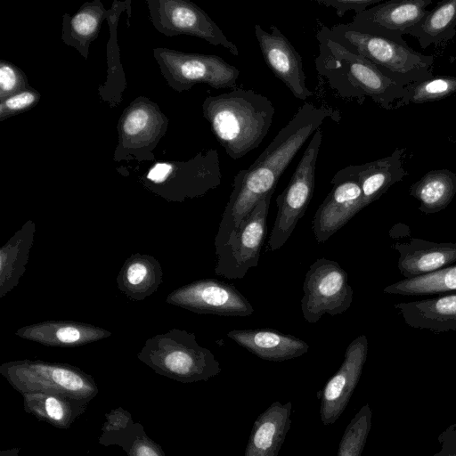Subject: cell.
Segmentation results:
<instances>
[{"instance_id": "25", "label": "cell", "mask_w": 456, "mask_h": 456, "mask_svg": "<svg viewBox=\"0 0 456 456\" xmlns=\"http://www.w3.org/2000/svg\"><path fill=\"white\" fill-rule=\"evenodd\" d=\"M403 149H395L391 155L357 165L364 208L379 200L395 183L407 175L403 167Z\"/></svg>"}, {"instance_id": "29", "label": "cell", "mask_w": 456, "mask_h": 456, "mask_svg": "<svg viewBox=\"0 0 456 456\" xmlns=\"http://www.w3.org/2000/svg\"><path fill=\"white\" fill-rule=\"evenodd\" d=\"M409 194L419 201V210L435 214L445 209L456 194V175L449 169H433L415 182Z\"/></svg>"}, {"instance_id": "1", "label": "cell", "mask_w": 456, "mask_h": 456, "mask_svg": "<svg viewBox=\"0 0 456 456\" xmlns=\"http://www.w3.org/2000/svg\"><path fill=\"white\" fill-rule=\"evenodd\" d=\"M327 118L339 122L340 112L305 102L258 158L247 169L235 175L215 238L216 248L228 241L263 198L274 192L280 177L293 158Z\"/></svg>"}, {"instance_id": "20", "label": "cell", "mask_w": 456, "mask_h": 456, "mask_svg": "<svg viewBox=\"0 0 456 456\" xmlns=\"http://www.w3.org/2000/svg\"><path fill=\"white\" fill-rule=\"evenodd\" d=\"M24 339L47 346H80L112 335L93 324L73 321H46L24 326L15 331Z\"/></svg>"}, {"instance_id": "7", "label": "cell", "mask_w": 456, "mask_h": 456, "mask_svg": "<svg viewBox=\"0 0 456 456\" xmlns=\"http://www.w3.org/2000/svg\"><path fill=\"white\" fill-rule=\"evenodd\" d=\"M0 373L19 393H51L90 402L98 387L91 375L67 363L17 360L3 363Z\"/></svg>"}, {"instance_id": "23", "label": "cell", "mask_w": 456, "mask_h": 456, "mask_svg": "<svg viewBox=\"0 0 456 456\" xmlns=\"http://www.w3.org/2000/svg\"><path fill=\"white\" fill-rule=\"evenodd\" d=\"M411 328L433 332L456 330V293L394 305Z\"/></svg>"}, {"instance_id": "19", "label": "cell", "mask_w": 456, "mask_h": 456, "mask_svg": "<svg viewBox=\"0 0 456 456\" xmlns=\"http://www.w3.org/2000/svg\"><path fill=\"white\" fill-rule=\"evenodd\" d=\"M398 254L397 267L404 279L422 276L456 262V243L412 238L392 245Z\"/></svg>"}, {"instance_id": "13", "label": "cell", "mask_w": 456, "mask_h": 456, "mask_svg": "<svg viewBox=\"0 0 456 456\" xmlns=\"http://www.w3.org/2000/svg\"><path fill=\"white\" fill-rule=\"evenodd\" d=\"M146 3L151 21L159 32L167 37L193 36L239 56L238 47L197 4L186 0H147Z\"/></svg>"}, {"instance_id": "32", "label": "cell", "mask_w": 456, "mask_h": 456, "mask_svg": "<svg viewBox=\"0 0 456 456\" xmlns=\"http://www.w3.org/2000/svg\"><path fill=\"white\" fill-rule=\"evenodd\" d=\"M456 290V265L436 272L392 283L383 289L387 294L425 296L444 294Z\"/></svg>"}, {"instance_id": "3", "label": "cell", "mask_w": 456, "mask_h": 456, "mask_svg": "<svg viewBox=\"0 0 456 456\" xmlns=\"http://www.w3.org/2000/svg\"><path fill=\"white\" fill-rule=\"evenodd\" d=\"M202 113L227 155L239 159L261 144L275 109L266 96L251 89L236 88L206 97Z\"/></svg>"}, {"instance_id": "18", "label": "cell", "mask_w": 456, "mask_h": 456, "mask_svg": "<svg viewBox=\"0 0 456 456\" xmlns=\"http://www.w3.org/2000/svg\"><path fill=\"white\" fill-rule=\"evenodd\" d=\"M368 354V338L360 335L346 347L338 370L328 380L321 396V420L333 424L345 411L360 379Z\"/></svg>"}, {"instance_id": "35", "label": "cell", "mask_w": 456, "mask_h": 456, "mask_svg": "<svg viewBox=\"0 0 456 456\" xmlns=\"http://www.w3.org/2000/svg\"><path fill=\"white\" fill-rule=\"evenodd\" d=\"M29 87L28 78L22 70L9 61H0V100Z\"/></svg>"}, {"instance_id": "37", "label": "cell", "mask_w": 456, "mask_h": 456, "mask_svg": "<svg viewBox=\"0 0 456 456\" xmlns=\"http://www.w3.org/2000/svg\"><path fill=\"white\" fill-rule=\"evenodd\" d=\"M316 3L325 5L327 7H332L336 11L338 17L341 18L348 11H354L355 14H358L370 5L380 3L381 0H314Z\"/></svg>"}, {"instance_id": "14", "label": "cell", "mask_w": 456, "mask_h": 456, "mask_svg": "<svg viewBox=\"0 0 456 456\" xmlns=\"http://www.w3.org/2000/svg\"><path fill=\"white\" fill-rule=\"evenodd\" d=\"M332 189L316 209L312 229L317 242L328 240L364 208L357 165L338 170L330 181Z\"/></svg>"}, {"instance_id": "30", "label": "cell", "mask_w": 456, "mask_h": 456, "mask_svg": "<svg viewBox=\"0 0 456 456\" xmlns=\"http://www.w3.org/2000/svg\"><path fill=\"white\" fill-rule=\"evenodd\" d=\"M100 443L120 445L127 456H165L160 447L151 441L139 424L133 423L130 415L117 416L102 428Z\"/></svg>"}, {"instance_id": "15", "label": "cell", "mask_w": 456, "mask_h": 456, "mask_svg": "<svg viewBox=\"0 0 456 456\" xmlns=\"http://www.w3.org/2000/svg\"><path fill=\"white\" fill-rule=\"evenodd\" d=\"M167 304L202 314L247 317L253 306L233 285L216 279H203L175 289L166 298Z\"/></svg>"}, {"instance_id": "11", "label": "cell", "mask_w": 456, "mask_h": 456, "mask_svg": "<svg viewBox=\"0 0 456 456\" xmlns=\"http://www.w3.org/2000/svg\"><path fill=\"white\" fill-rule=\"evenodd\" d=\"M303 292L301 310L309 323L317 322L325 314H343L353 302L354 290L347 273L337 262L326 258H319L310 265Z\"/></svg>"}, {"instance_id": "2", "label": "cell", "mask_w": 456, "mask_h": 456, "mask_svg": "<svg viewBox=\"0 0 456 456\" xmlns=\"http://www.w3.org/2000/svg\"><path fill=\"white\" fill-rule=\"evenodd\" d=\"M319 53L315 69L320 84L343 101L362 105L367 97L385 110H393L405 93L402 86L385 76L364 57L343 46L322 25L316 33Z\"/></svg>"}, {"instance_id": "21", "label": "cell", "mask_w": 456, "mask_h": 456, "mask_svg": "<svg viewBox=\"0 0 456 456\" xmlns=\"http://www.w3.org/2000/svg\"><path fill=\"white\" fill-rule=\"evenodd\" d=\"M227 337L257 357L272 362L302 356L310 348L303 339L273 329L232 330Z\"/></svg>"}, {"instance_id": "34", "label": "cell", "mask_w": 456, "mask_h": 456, "mask_svg": "<svg viewBox=\"0 0 456 456\" xmlns=\"http://www.w3.org/2000/svg\"><path fill=\"white\" fill-rule=\"evenodd\" d=\"M370 411L363 406L347 425L337 456H360L370 428Z\"/></svg>"}, {"instance_id": "4", "label": "cell", "mask_w": 456, "mask_h": 456, "mask_svg": "<svg viewBox=\"0 0 456 456\" xmlns=\"http://www.w3.org/2000/svg\"><path fill=\"white\" fill-rule=\"evenodd\" d=\"M330 30L343 46L370 61L402 86L433 77L434 57L415 51L406 41L370 34L350 23L334 25Z\"/></svg>"}, {"instance_id": "26", "label": "cell", "mask_w": 456, "mask_h": 456, "mask_svg": "<svg viewBox=\"0 0 456 456\" xmlns=\"http://www.w3.org/2000/svg\"><path fill=\"white\" fill-rule=\"evenodd\" d=\"M36 224L28 220L0 249V298L20 282L28 263Z\"/></svg>"}, {"instance_id": "28", "label": "cell", "mask_w": 456, "mask_h": 456, "mask_svg": "<svg viewBox=\"0 0 456 456\" xmlns=\"http://www.w3.org/2000/svg\"><path fill=\"white\" fill-rule=\"evenodd\" d=\"M110 15L99 0L84 4L73 16L65 14L62 24V40L75 47L87 58L89 45L99 36L102 21Z\"/></svg>"}, {"instance_id": "9", "label": "cell", "mask_w": 456, "mask_h": 456, "mask_svg": "<svg viewBox=\"0 0 456 456\" xmlns=\"http://www.w3.org/2000/svg\"><path fill=\"white\" fill-rule=\"evenodd\" d=\"M154 58L168 86L178 93L197 84L213 88H233L240 70L214 54L188 53L167 48H155Z\"/></svg>"}, {"instance_id": "24", "label": "cell", "mask_w": 456, "mask_h": 456, "mask_svg": "<svg viewBox=\"0 0 456 456\" xmlns=\"http://www.w3.org/2000/svg\"><path fill=\"white\" fill-rule=\"evenodd\" d=\"M162 267L154 256L132 254L116 279L118 289L132 301H142L152 295L163 281Z\"/></svg>"}, {"instance_id": "12", "label": "cell", "mask_w": 456, "mask_h": 456, "mask_svg": "<svg viewBox=\"0 0 456 456\" xmlns=\"http://www.w3.org/2000/svg\"><path fill=\"white\" fill-rule=\"evenodd\" d=\"M273 194L263 198L243 219L228 241L216 248V275L229 280L241 279L250 268L258 265Z\"/></svg>"}, {"instance_id": "8", "label": "cell", "mask_w": 456, "mask_h": 456, "mask_svg": "<svg viewBox=\"0 0 456 456\" xmlns=\"http://www.w3.org/2000/svg\"><path fill=\"white\" fill-rule=\"evenodd\" d=\"M322 141L321 128L314 132L288 185L277 197V216L266 250L281 248L305 213L313 198L318 154Z\"/></svg>"}, {"instance_id": "33", "label": "cell", "mask_w": 456, "mask_h": 456, "mask_svg": "<svg viewBox=\"0 0 456 456\" xmlns=\"http://www.w3.org/2000/svg\"><path fill=\"white\" fill-rule=\"evenodd\" d=\"M456 93V77L439 75L426 78L405 86L403 97L395 109L410 103H425L448 98Z\"/></svg>"}, {"instance_id": "17", "label": "cell", "mask_w": 456, "mask_h": 456, "mask_svg": "<svg viewBox=\"0 0 456 456\" xmlns=\"http://www.w3.org/2000/svg\"><path fill=\"white\" fill-rule=\"evenodd\" d=\"M270 29L267 32L258 24L254 27L265 64L297 99L306 100L313 92L305 84L302 56L276 26H271Z\"/></svg>"}, {"instance_id": "10", "label": "cell", "mask_w": 456, "mask_h": 456, "mask_svg": "<svg viewBox=\"0 0 456 456\" xmlns=\"http://www.w3.org/2000/svg\"><path fill=\"white\" fill-rule=\"evenodd\" d=\"M168 120L159 107L140 96L127 106L118 123V142L113 159L153 160L152 151L165 135Z\"/></svg>"}, {"instance_id": "6", "label": "cell", "mask_w": 456, "mask_h": 456, "mask_svg": "<svg viewBox=\"0 0 456 456\" xmlns=\"http://www.w3.org/2000/svg\"><path fill=\"white\" fill-rule=\"evenodd\" d=\"M221 181L219 155L215 149L200 151L187 161L157 162L141 178L147 190L172 202L202 197L216 189Z\"/></svg>"}, {"instance_id": "36", "label": "cell", "mask_w": 456, "mask_h": 456, "mask_svg": "<svg viewBox=\"0 0 456 456\" xmlns=\"http://www.w3.org/2000/svg\"><path fill=\"white\" fill-rule=\"evenodd\" d=\"M40 99V94L29 87L4 100L0 103V120L32 109Z\"/></svg>"}, {"instance_id": "27", "label": "cell", "mask_w": 456, "mask_h": 456, "mask_svg": "<svg viewBox=\"0 0 456 456\" xmlns=\"http://www.w3.org/2000/svg\"><path fill=\"white\" fill-rule=\"evenodd\" d=\"M22 396L28 413L59 428H69L89 403L51 393H28Z\"/></svg>"}, {"instance_id": "5", "label": "cell", "mask_w": 456, "mask_h": 456, "mask_svg": "<svg viewBox=\"0 0 456 456\" xmlns=\"http://www.w3.org/2000/svg\"><path fill=\"white\" fill-rule=\"evenodd\" d=\"M137 358L158 374L182 383L207 381L222 370L213 353L197 342L194 333L179 329L149 338Z\"/></svg>"}, {"instance_id": "22", "label": "cell", "mask_w": 456, "mask_h": 456, "mask_svg": "<svg viewBox=\"0 0 456 456\" xmlns=\"http://www.w3.org/2000/svg\"><path fill=\"white\" fill-rule=\"evenodd\" d=\"M291 402L273 403L255 420L244 456H278L290 428Z\"/></svg>"}, {"instance_id": "31", "label": "cell", "mask_w": 456, "mask_h": 456, "mask_svg": "<svg viewBox=\"0 0 456 456\" xmlns=\"http://www.w3.org/2000/svg\"><path fill=\"white\" fill-rule=\"evenodd\" d=\"M456 0H445L436 4L411 30L422 49L434 45L436 47L451 40L456 34Z\"/></svg>"}, {"instance_id": "16", "label": "cell", "mask_w": 456, "mask_h": 456, "mask_svg": "<svg viewBox=\"0 0 456 456\" xmlns=\"http://www.w3.org/2000/svg\"><path fill=\"white\" fill-rule=\"evenodd\" d=\"M431 0H390L354 14L350 23L362 31L399 42L428 13Z\"/></svg>"}]
</instances>
